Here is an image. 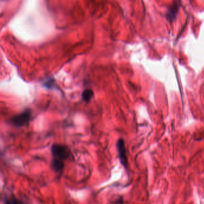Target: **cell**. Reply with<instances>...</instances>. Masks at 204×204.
Returning a JSON list of instances; mask_svg holds the SVG:
<instances>
[{"mask_svg": "<svg viewBox=\"0 0 204 204\" xmlns=\"http://www.w3.org/2000/svg\"><path fill=\"white\" fill-rule=\"evenodd\" d=\"M93 96L94 92L91 89H86L82 93V98L85 102H89Z\"/></svg>", "mask_w": 204, "mask_h": 204, "instance_id": "5", "label": "cell"}, {"mask_svg": "<svg viewBox=\"0 0 204 204\" xmlns=\"http://www.w3.org/2000/svg\"><path fill=\"white\" fill-rule=\"evenodd\" d=\"M117 148L119 153V156L120 161L122 165L127 169L128 168V161L127 149L125 144L124 140L123 139H119L117 143Z\"/></svg>", "mask_w": 204, "mask_h": 204, "instance_id": "3", "label": "cell"}, {"mask_svg": "<svg viewBox=\"0 0 204 204\" xmlns=\"http://www.w3.org/2000/svg\"><path fill=\"white\" fill-rule=\"evenodd\" d=\"M31 111L30 110H26L22 113L13 117L11 119V122L16 127H21L28 123L31 117Z\"/></svg>", "mask_w": 204, "mask_h": 204, "instance_id": "2", "label": "cell"}, {"mask_svg": "<svg viewBox=\"0 0 204 204\" xmlns=\"http://www.w3.org/2000/svg\"><path fill=\"white\" fill-rule=\"evenodd\" d=\"M4 204H21L20 201L15 196H10L5 199Z\"/></svg>", "mask_w": 204, "mask_h": 204, "instance_id": "6", "label": "cell"}, {"mask_svg": "<svg viewBox=\"0 0 204 204\" xmlns=\"http://www.w3.org/2000/svg\"><path fill=\"white\" fill-rule=\"evenodd\" d=\"M54 83H55V82H54V80L53 78H51V79L48 80V81L44 84V85L46 87H48V88H51V87H53V86H54Z\"/></svg>", "mask_w": 204, "mask_h": 204, "instance_id": "7", "label": "cell"}, {"mask_svg": "<svg viewBox=\"0 0 204 204\" xmlns=\"http://www.w3.org/2000/svg\"><path fill=\"white\" fill-rule=\"evenodd\" d=\"M51 152L53 158L63 161L67 159L70 155V151L68 147L59 144H53L51 147Z\"/></svg>", "mask_w": 204, "mask_h": 204, "instance_id": "1", "label": "cell"}, {"mask_svg": "<svg viewBox=\"0 0 204 204\" xmlns=\"http://www.w3.org/2000/svg\"><path fill=\"white\" fill-rule=\"evenodd\" d=\"M51 167L53 170L56 173L61 174L64 168V161L53 158L51 161Z\"/></svg>", "mask_w": 204, "mask_h": 204, "instance_id": "4", "label": "cell"}]
</instances>
